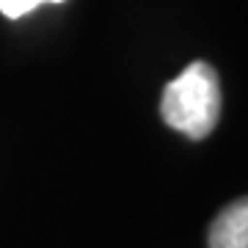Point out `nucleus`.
<instances>
[{
	"label": "nucleus",
	"instance_id": "f257e3e1",
	"mask_svg": "<svg viewBox=\"0 0 248 248\" xmlns=\"http://www.w3.org/2000/svg\"><path fill=\"white\" fill-rule=\"evenodd\" d=\"M163 122L177 133L202 141L215 130L221 116V89L218 75L210 63H190L177 80H171L160 102Z\"/></svg>",
	"mask_w": 248,
	"mask_h": 248
},
{
	"label": "nucleus",
	"instance_id": "7ed1b4c3",
	"mask_svg": "<svg viewBox=\"0 0 248 248\" xmlns=\"http://www.w3.org/2000/svg\"><path fill=\"white\" fill-rule=\"evenodd\" d=\"M39 3H63V0H0V11L6 17L17 19V17H25L28 11H33Z\"/></svg>",
	"mask_w": 248,
	"mask_h": 248
},
{
	"label": "nucleus",
	"instance_id": "f03ea898",
	"mask_svg": "<svg viewBox=\"0 0 248 248\" xmlns=\"http://www.w3.org/2000/svg\"><path fill=\"white\" fill-rule=\"evenodd\" d=\"M210 248H248V204H229L210 226Z\"/></svg>",
	"mask_w": 248,
	"mask_h": 248
}]
</instances>
